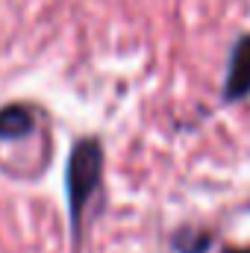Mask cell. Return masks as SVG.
<instances>
[{
    "instance_id": "cell-1",
    "label": "cell",
    "mask_w": 250,
    "mask_h": 253,
    "mask_svg": "<svg viewBox=\"0 0 250 253\" xmlns=\"http://www.w3.org/2000/svg\"><path fill=\"white\" fill-rule=\"evenodd\" d=\"M100 144L97 141H80L74 147L71 165H68V191H71V206L80 212L83 203H88L91 191L100 180Z\"/></svg>"
},
{
    "instance_id": "cell-2",
    "label": "cell",
    "mask_w": 250,
    "mask_h": 253,
    "mask_svg": "<svg viewBox=\"0 0 250 253\" xmlns=\"http://www.w3.org/2000/svg\"><path fill=\"white\" fill-rule=\"evenodd\" d=\"M250 91V36L239 42L233 65H230V77H227V94L230 97H242Z\"/></svg>"
},
{
    "instance_id": "cell-3",
    "label": "cell",
    "mask_w": 250,
    "mask_h": 253,
    "mask_svg": "<svg viewBox=\"0 0 250 253\" xmlns=\"http://www.w3.org/2000/svg\"><path fill=\"white\" fill-rule=\"evenodd\" d=\"M33 126V112L27 106H6L0 109V135L12 138V135H24Z\"/></svg>"
},
{
    "instance_id": "cell-4",
    "label": "cell",
    "mask_w": 250,
    "mask_h": 253,
    "mask_svg": "<svg viewBox=\"0 0 250 253\" xmlns=\"http://www.w3.org/2000/svg\"><path fill=\"white\" fill-rule=\"evenodd\" d=\"M233 253H250V251H233Z\"/></svg>"
}]
</instances>
